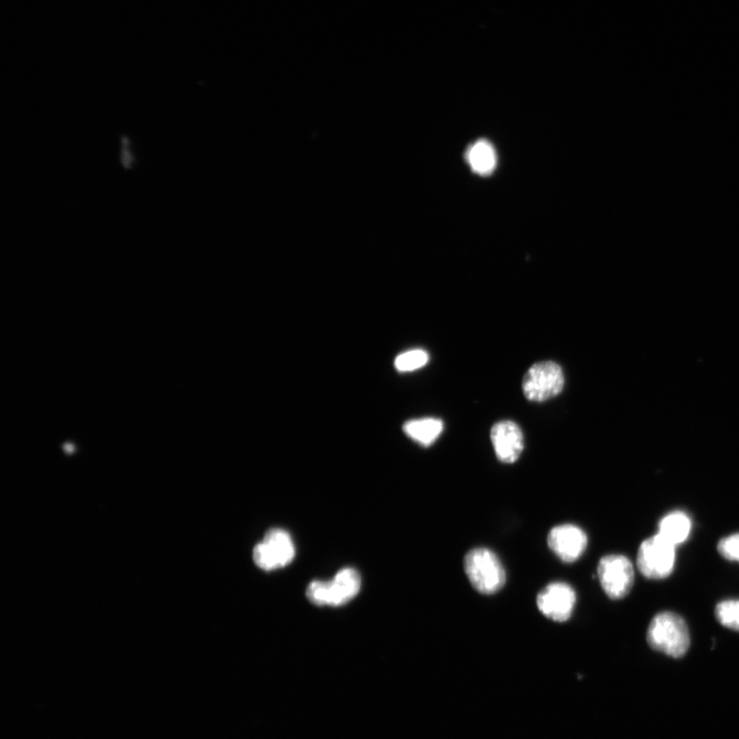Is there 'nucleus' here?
<instances>
[{
    "label": "nucleus",
    "mask_w": 739,
    "mask_h": 739,
    "mask_svg": "<svg viewBox=\"0 0 739 739\" xmlns=\"http://www.w3.org/2000/svg\"><path fill=\"white\" fill-rule=\"evenodd\" d=\"M650 647L671 657H682L690 645L686 622L672 612L657 614L651 621L647 633Z\"/></svg>",
    "instance_id": "f257e3e1"
},
{
    "label": "nucleus",
    "mask_w": 739,
    "mask_h": 739,
    "mask_svg": "<svg viewBox=\"0 0 739 739\" xmlns=\"http://www.w3.org/2000/svg\"><path fill=\"white\" fill-rule=\"evenodd\" d=\"M464 571L475 590L484 595L498 593L507 582L499 558L485 548L472 550L465 556Z\"/></svg>",
    "instance_id": "f03ea898"
},
{
    "label": "nucleus",
    "mask_w": 739,
    "mask_h": 739,
    "mask_svg": "<svg viewBox=\"0 0 739 739\" xmlns=\"http://www.w3.org/2000/svg\"><path fill=\"white\" fill-rule=\"evenodd\" d=\"M565 376L562 368L554 362L533 365L523 380V392L531 402L549 401L563 391Z\"/></svg>",
    "instance_id": "7ed1b4c3"
},
{
    "label": "nucleus",
    "mask_w": 739,
    "mask_h": 739,
    "mask_svg": "<svg viewBox=\"0 0 739 739\" xmlns=\"http://www.w3.org/2000/svg\"><path fill=\"white\" fill-rule=\"evenodd\" d=\"M676 562V546L663 536H655L645 540L638 553V567L642 574L650 579L668 577Z\"/></svg>",
    "instance_id": "20e7f679"
},
{
    "label": "nucleus",
    "mask_w": 739,
    "mask_h": 739,
    "mask_svg": "<svg viewBox=\"0 0 739 739\" xmlns=\"http://www.w3.org/2000/svg\"><path fill=\"white\" fill-rule=\"evenodd\" d=\"M295 546L291 535L280 528L269 530L253 552L255 564L264 571H274L288 566L295 558Z\"/></svg>",
    "instance_id": "39448f33"
},
{
    "label": "nucleus",
    "mask_w": 739,
    "mask_h": 739,
    "mask_svg": "<svg viewBox=\"0 0 739 739\" xmlns=\"http://www.w3.org/2000/svg\"><path fill=\"white\" fill-rule=\"evenodd\" d=\"M598 576L605 594L613 600L628 596L635 579L633 564L627 557L620 555L602 558L598 567Z\"/></svg>",
    "instance_id": "423d86ee"
},
{
    "label": "nucleus",
    "mask_w": 739,
    "mask_h": 739,
    "mask_svg": "<svg viewBox=\"0 0 739 739\" xmlns=\"http://www.w3.org/2000/svg\"><path fill=\"white\" fill-rule=\"evenodd\" d=\"M536 604L544 616L556 622H565L574 611L576 593L565 582H553L538 594Z\"/></svg>",
    "instance_id": "0eeeda50"
},
{
    "label": "nucleus",
    "mask_w": 739,
    "mask_h": 739,
    "mask_svg": "<svg viewBox=\"0 0 739 739\" xmlns=\"http://www.w3.org/2000/svg\"><path fill=\"white\" fill-rule=\"evenodd\" d=\"M551 551L563 562L577 561L588 547V536L575 525H560L553 528L548 537Z\"/></svg>",
    "instance_id": "6e6552de"
},
{
    "label": "nucleus",
    "mask_w": 739,
    "mask_h": 739,
    "mask_svg": "<svg viewBox=\"0 0 739 739\" xmlns=\"http://www.w3.org/2000/svg\"><path fill=\"white\" fill-rule=\"evenodd\" d=\"M491 440L499 461L516 462L524 450V437L518 424L505 420L496 423L491 430Z\"/></svg>",
    "instance_id": "1a4fd4ad"
},
{
    "label": "nucleus",
    "mask_w": 739,
    "mask_h": 739,
    "mask_svg": "<svg viewBox=\"0 0 739 739\" xmlns=\"http://www.w3.org/2000/svg\"><path fill=\"white\" fill-rule=\"evenodd\" d=\"M362 579L354 568L340 570L332 580L328 581L329 606L340 607L354 600L360 593Z\"/></svg>",
    "instance_id": "9d476101"
},
{
    "label": "nucleus",
    "mask_w": 739,
    "mask_h": 739,
    "mask_svg": "<svg viewBox=\"0 0 739 739\" xmlns=\"http://www.w3.org/2000/svg\"><path fill=\"white\" fill-rule=\"evenodd\" d=\"M443 430L442 420L436 418L411 420L404 425V432L412 440L426 447L434 444Z\"/></svg>",
    "instance_id": "9b49d317"
},
{
    "label": "nucleus",
    "mask_w": 739,
    "mask_h": 739,
    "mask_svg": "<svg viewBox=\"0 0 739 739\" xmlns=\"http://www.w3.org/2000/svg\"><path fill=\"white\" fill-rule=\"evenodd\" d=\"M691 531V521L683 512H674L666 516L659 523L658 534L678 546L683 543Z\"/></svg>",
    "instance_id": "f8f14e48"
},
{
    "label": "nucleus",
    "mask_w": 739,
    "mask_h": 739,
    "mask_svg": "<svg viewBox=\"0 0 739 739\" xmlns=\"http://www.w3.org/2000/svg\"><path fill=\"white\" fill-rule=\"evenodd\" d=\"M468 160L475 172L489 174L496 166V154L493 147L484 140L473 145L468 153Z\"/></svg>",
    "instance_id": "ddd939ff"
},
{
    "label": "nucleus",
    "mask_w": 739,
    "mask_h": 739,
    "mask_svg": "<svg viewBox=\"0 0 739 739\" xmlns=\"http://www.w3.org/2000/svg\"><path fill=\"white\" fill-rule=\"evenodd\" d=\"M716 617L722 626L739 632V600L720 603L716 608Z\"/></svg>",
    "instance_id": "4468645a"
},
{
    "label": "nucleus",
    "mask_w": 739,
    "mask_h": 739,
    "mask_svg": "<svg viewBox=\"0 0 739 739\" xmlns=\"http://www.w3.org/2000/svg\"><path fill=\"white\" fill-rule=\"evenodd\" d=\"M429 354L422 349H413L400 355L395 362V366L400 372H411L424 367L429 363Z\"/></svg>",
    "instance_id": "2eb2a0df"
},
{
    "label": "nucleus",
    "mask_w": 739,
    "mask_h": 739,
    "mask_svg": "<svg viewBox=\"0 0 739 739\" xmlns=\"http://www.w3.org/2000/svg\"><path fill=\"white\" fill-rule=\"evenodd\" d=\"M306 596L308 600L317 606H329L328 581L317 580L310 583Z\"/></svg>",
    "instance_id": "dca6fc26"
},
{
    "label": "nucleus",
    "mask_w": 739,
    "mask_h": 739,
    "mask_svg": "<svg viewBox=\"0 0 739 739\" xmlns=\"http://www.w3.org/2000/svg\"><path fill=\"white\" fill-rule=\"evenodd\" d=\"M718 551L725 559L739 562V534L722 539L718 544Z\"/></svg>",
    "instance_id": "f3484780"
},
{
    "label": "nucleus",
    "mask_w": 739,
    "mask_h": 739,
    "mask_svg": "<svg viewBox=\"0 0 739 739\" xmlns=\"http://www.w3.org/2000/svg\"><path fill=\"white\" fill-rule=\"evenodd\" d=\"M132 158L129 150V142L127 138L123 139V165L129 169L131 167Z\"/></svg>",
    "instance_id": "a211bd4d"
}]
</instances>
